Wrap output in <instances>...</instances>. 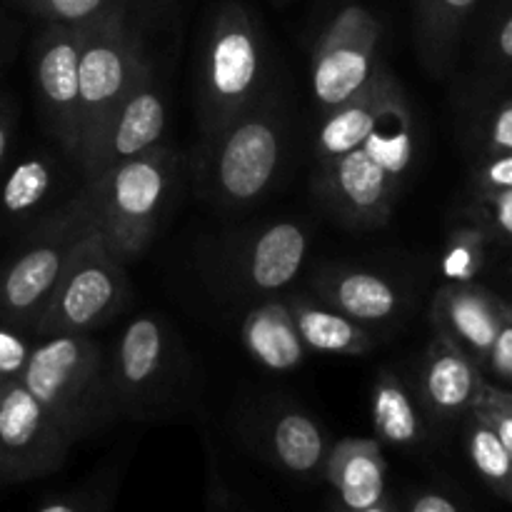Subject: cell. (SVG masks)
<instances>
[{"instance_id":"6da1fadb","label":"cell","mask_w":512,"mask_h":512,"mask_svg":"<svg viewBox=\"0 0 512 512\" xmlns=\"http://www.w3.org/2000/svg\"><path fill=\"white\" fill-rule=\"evenodd\" d=\"M413 158V115L400 90L358 148L320 165V200L343 223L378 228L388 223Z\"/></svg>"},{"instance_id":"7a4b0ae2","label":"cell","mask_w":512,"mask_h":512,"mask_svg":"<svg viewBox=\"0 0 512 512\" xmlns=\"http://www.w3.org/2000/svg\"><path fill=\"white\" fill-rule=\"evenodd\" d=\"M20 383L73 443L108 428L118 415L108 358L90 335H48L30 348Z\"/></svg>"},{"instance_id":"3957f363","label":"cell","mask_w":512,"mask_h":512,"mask_svg":"<svg viewBox=\"0 0 512 512\" xmlns=\"http://www.w3.org/2000/svg\"><path fill=\"white\" fill-rule=\"evenodd\" d=\"M175 165L178 158L173 150L160 143L88 178L80 188L95 230L120 265L140 258L155 238L175 183Z\"/></svg>"},{"instance_id":"277c9868","label":"cell","mask_w":512,"mask_h":512,"mask_svg":"<svg viewBox=\"0 0 512 512\" xmlns=\"http://www.w3.org/2000/svg\"><path fill=\"white\" fill-rule=\"evenodd\" d=\"M265 45L240 3H225L210 25L200 68V125L213 135L263 100Z\"/></svg>"},{"instance_id":"5b68a950","label":"cell","mask_w":512,"mask_h":512,"mask_svg":"<svg viewBox=\"0 0 512 512\" xmlns=\"http://www.w3.org/2000/svg\"><path fill=\"white\" fill-rule=\"evenodd\" d=\"M93 228L83 190L35 225L23 250L0 273V325L33 333L75 245Z\"/></svg>"},{"instance_id":"8992f818","label":"cell","mask_w":512,"mask_h":512,"mask_svg":"<svg viewBox=\"0 0 512 512\" xmlns=\"http://www.w3.org/2000/svg\"><path fill=\"white\" fill-rule=\"evenodd\" d=\"M153 68L123 8H110L88 25L78 65V148L75 163L90 148L110 115L140 78Z\"/></svg>"},{"instance_id":"52a82bcc","label":"cell","mask_w":512,"mask_h":512,"mask_svg":"<svg viewBox=\"0 0 512 512\" xmlns=\"http://www.w3.org/2000/svg\"><path fill=\"white\" fill-rule=\"evenodd\" d=\"M128 300V278L105 248L98 230H90L75 245L53 295L45 303L33 333L48 335H90L120 313Z\"/></svg>"},{"instance_id":"ba28073f","label":"cell","mask_w":512,"mask_h":512,"mask_svg":"<svg viewBox=\"0 0 512 512\" xmlns=\"http://www.w3.org/2000/svg\"><path fill=\"white\" fill-rule=\"evenodd\" d=\"M283 158V130L265 100L208 135V180L230 205L263 198Z\"/></svg>"},{"instance_id":"9c48e42d","label":"cell","mask_w":512,"mask_h":512,"mask_svg":"<svg viewBox=\"0 0 512 512\" xmlns=\"http://www.w3.org/2000/svg\"><path fill=\"white\" fill-rule=\"evenodd\" d=\"M383 25L363 5H345L320 35L310 63V88L323 110L358 93L380 68Z\"/></svg>"},{"instance_id":"30bf717a","label":"cell","mask_w":512,"mask_h":512,"mask_svg":"<svg viewBox=\"0 0 512 512\" xmlns=\"http://www.w3.org/2000/svg\"><path fill=\"white\" fill-rule=\"evenodd\" d=\"M73 445L20 380L0 388V483H25L55 473Z\"/></svg>"},{"instance_id":"8fae6325","label":"cell","mask_w":512,"mask_h":512,"mask_svg":"<svg viewBox=\"0 0 512 512\" xmlns=\"http://www.w3.org/2000/svg\"><path fill=\"white\" fill-rule=\"evenodd\" d=\"M118 415L140 418L163 400L175 375V340L155 315L130 320L108 358Z\"/></svg>"},{"instance_id":"7c38bea8","label":"cell","mask_w":512,"mask_h":512,"mask_svg":"<svg viewBox=\"0 0 512 512\" xmlns=\"http://www.w3.org/2000/svg\"><path fill=\"white\" fill-rule=\"evenodd\" d=\"M88 25L48 23L35 45V90L43 120L70 158L78 148V65Z\"/></svg>"},{"instance_id":"4fadbf2b","label":"cell","mask_w":512,"mask_h":512,"mask_svg":"<svg viewBox=\"0 0 512 512\" xmlns=\"http://www.w3.org/2000/svg\"><path fill=\"white\" fill-rule=\"evenodd\" d=\"M165 115L168 113H165L163 95L150 68L115 108L98 138L78 158V168L83 170L85 180L160 145L165 135Z\"/></svg>"},{"instance_id":"5bb4252c","label":"cell","mask_w":512,"mask_h":512,"mask_svg":"<svg viewBox=\"0 0 512 512\" xmlns=\"http://www.w3.org/2000/svg\"><path fill=\"white\" fill-rule=\"evenodd\" d=\"M508 303L490 290L470 283H448L433 300V323L440 335L453 340L478 368H483Z\"/></svg>"},{"instance_id":"9a60e30c","label":"cell","mask_w":512,"mask_h":512,"mask_svg":"<svg viewBox=\"0 0 512 512\" xmlns=\"http://www.w3.org/2000/svg\"><path fill=\"white\" fill-rule=\"evenodd\" d=\"M400 93V85L393 73L380 65L373 78L363 85L355 95L343 100L335 108L325 110V118L315 138V155L318 165L340 158L358 148L365 138L375 130L383 118L390 100Z\"/></svg>"},{"instance_id":"2e32d148","label":"cell","mask_w":512,"mask_h":512,"mask_svg":"<svg viewBox=\"0 0 512 512\" xmlns=\"http://www.w3.org/2000/svg\"><path fill=\"white\" fill-rule=\"evenodd\" d=\"M483 380L478 365L453 340L438 333L420 370V400L438 418H460L473 410Z\"/></svg>"},{"instance_id":"e0dca14e","label":"cell","mask_w":512,"mask_h":512,"mask_svg":"<svg viewBox=\"0 0 512 512\" xmlns=\"http://www.w3.org/2000/svg\"><path fill=\"white\" fill-rule=\"evenodd\" d=\"M323 475L333 485L338 503L348 512H363L385 498V465L380 440L343 438L328 450Z\"/></svg>"},{"instance_id":"ac0fdd59","label":"cell","mask_w":512,"mask_h":512,"mask_svg":"<svg viewBox=\"0 0 512 512\" xmlns=\"http://www.w3.org/2000/svg\"><path fill=\"white\" fill-rule=\"evenodd\" d=\"M318 300L358 323H385L403 308V295L388 278L360 268H330L315 280Z\"/></svg>"},{"instance_id":"d6986e66","label":"cell","mask_w":512,"mask_h":512,"mask_svg":"<svg viewBox=\"0 0 512 512\" xmlns=\"http://www.w3.org/2000/svg\"><path fill=\"white\" fill-rule=\"evenodd\" d=\"M240 335L250 358L273 373L300 368L308 353L293 323L288 300H268L250 310Z\"/></svg>"},{"instance_id":"ffe728a7","label":"cell","mask_w":512,"mask_h":512,"mask_svg":"<svg viewBox=\"0 0 512 512\" xmlns=\"http://www.w3.org/2000/svg\"><path fill=\"white\" fill-rule=\"evenodd\" d=\"M290 315L305 350L323 355H365L373 350V335L358 320L338 313L318 298H290Z\"/></svg>"},{"instance_id":"44dd1931","label":"cell","mask_w":512,"mask_h":512,"mask_svg":"<svg viewBox=\"0 0 512 512\" xmlns=\"http://www.w3.org/2000/svg\"><path fill=\"white\" fill-rule=\"evenodd\" d=\"M308 253L305 230L295 223H275L258 235L248 253V280L255 290L275 293L293 283Z\"/></svg>"},{"instance_id":"7402d4cb","label":"cell","mask_w":512,"mask_h":512,"mask_svg":"<svg viewBox=\"0 0 512 512\" xmlns=\"http://www.w3.org/2000/svg\"><path fill=\"white\" fill-rule=\"evenodd\" d=\"M478 0H415V40L423 63L433 73L445 70L458 48L460 33Z\"/></svg>"},{"instance_id":"603a6c76","label":"cell","mask_w":512,"mask_h":512,"mask_svg":"<svg viewBox=\"0 0 512 512\" xmlns=\"http://www.w3.org/2000/svg\"><path fill=\"white\" fill-rule=\"evenodd\" d=\"M370 415L378 440L395 448H413L425 438L423 415L413 403V395L393 370H383L370 395Z\"/></svg>"},{"instance_id":"cb8c5ba5","label":"cell","mask_w":512,"mask_h":512,"mask_svg":"<svg viewBox=\"0 0 512 512\" xmlns=\"http://www.w3.org/2000/svg\"><path fill=\"white\" fill-rule=\"evenodd\" d=\"M273 460L290 475L323 473L328 458L325 433L310 415L300 410H288L280 415L268 433Z\"/></svg>"},{"instance_id":"d4e9b609","label":"cell","mask_w":512,"mask_h":512,"mask_svg":"<svg viewBox=\"0 0 512 512\" xmlns=\"http://www.w3.org/2000/svg\"><path fill=\"white\" fill-rule=\"evenodd\" d=\"M53 188V168L43 158H25L15 163L0 185V210L5 218H28L48 200Z\"/></svg>"},{"instance_id":"484cf974","label":"cell","mask_w":512,"mask_h":512,"mask_svg":"<svg viewBox=\"0 0 512 512\" xmlns=\"http://www.w3.org/2000/svg\"><path fill=\"white\" fill-rule=\"evenodd\" d=\"M465 443H468L470 460L480 478L488 480L495 490L512 498V460L505 450L503 440L495 433L493 425L478 413L470 410L468 428H465Z\"/></svg>"},{"instance_id":"4316f807","label":"cell","mask_w":512,"mask_h":512,"mask_svg":"<svg viewBox=\"0 0 512 512\" xmlns=\"http://www.w3.org/2000/svg\"><path fill=\"white\" fill-rule=\"evenodd\" d=\"M485 260V230L483 228H460L450 238L443 253V275L450 283H470L483 268Z\"/></svg>"},{"instance_id":"83f0119b","label":"cell","mask_w":512,"mask_h":512,"mask_svg":"<svg viewBox=\"0 0 512 512\" xmlns=\"http://www.w3.org/2000/svg\"><path fill=\"white\" fill-rule=\"evenodd\" d=\"M115 8L110 0H43L38 18L60 25H88Z\"/></svg>"},{"instance_id":"f1b7e54d","label":"cell","mask_w":512,"mask_h":512,"mask_svg":"<svg viewBox=\"0 0 512 512\" xmlns=\"http://www.w3.org/2000/svg\"><path fill=\"white\" fill-rule=\"evenodd\" d=\"M473 413H478L480 418H485L490 425H493L495 433L500 435V440H503L505 450H508L512 460V408L503 398H500L498 385L483 380L478 398H475Z\"/></svg>"},{"instance_id":"f546056e","label":"cell","mask_w":512,"mask_h":512,"mask_svg":"<svg viewBox=\"0 0 512 512\" xmlns=\"http://www.w3.org/2000/svg\"><path fill=\"white\" fill-rule=\"evenodd\" d=\"M30 358V345L20 335V330L10 325H0V388L5 383L23 378V370Z\"/></svg>"},{"instance_id":"4dcf8cb0","label":"cell","mask_w":512,"mask_h":512,"mask_svg":"<svg viewBox=\"0 0 512 512\" xmlns=\"http://www.w3.org/2000/svg\"><path fill=\"white\" fill-rule=\"evenodd\" d=\"M478 215L493 233L512 240V188L498 193H480Z\"/></svg>"},{"instance_id":"1f68e13d","label":"cell","mask_w":512,"mask_h":512,"mask_svg":"<svg viewBox=\"0 0 512 512\" xmlns=\"http://www.w3.org/2000/svg\"><path fill=\"white\" fill-rule=\"evenodd\" d=\"M483 368H488L490 375H495L503 383L512 385V308L508 305L505 310V318L500 323L498 335L493 340V348H490L488 358H485Z\"/></svg>"},{"instance_id":"d6a6232c","label":"cell","mask_w":512,"mask_h":512,"mask_svg":"<svg viewBox=\"0 0 512 512\" xmlns=\"http://www.w3.org/2000/svg\"><path fill=\"white\" fill-rule=\"evenodd\" d=\"M478 193H498L512 188V153L490 155L475 173Z\"/></svg>"},{"instance_id":"836d02e7","label":"cell","mask_w":512,"mask_h":512,"mask_svg":"<svg viewBox=\"0 0 512 512\" xmlns=\"http://www.w3.org/2000/svg\"><path fill=\"white\" fill-rule=\"evenodd\" d=\"M488 153H512V100L495 113L488 130Z\"/></svg>"},{"instance_id":"e575fe53","label":"cell","mask_w":512,"mask_h":512,"mask_svg":"<svg viewBox=\"0 0 512 512\" xmlns=\"http://www.w3.org/2000/svg\"><path fill=\"white\" fill-rule=\"evenodd\" d=\"M408 512H460L458 505L440 493H418L410 500Z\"/></svg>"},{"instance_id":"d590c367","label":"cell","mask_w":512,"mask_h":512,"mask_svg":"<svg viewBox=\"0 0 512 512\" xmlns=\"http://www.w3.org/2000/svg\"><path fill=\"white\" fill-rule=\"evenodd\" d=\"M10 143H13V113L0 108V168L10 153Z\"/></svg>"},{"instance_id":"8d00e7d4","label":"cell","mask_w":512,"mask_h":512,"mask_svg":"<svg viewBox=\"0 0 512 512\" xmlns=\"http://www.w3.org/2000/svg\"><path fill=\"white\" fill-rule=\"evenodd\" d=\"M38 512H93V510L75 498H60V500H50V503H45L43 508H38Z\"/></svg>"},{"instance_id":"74e56055","label":"cell","mask_w":512,"mask_h":512,"mask_svg":"<svg viewBox=\"0 0 512 512\" xmlns=\"http://www.w3.org/2000/svg\"><path fill=\"white\" fill-rule=\"evenodd\" d=\"M495 45H498V53L500 58L512 60V13L508 15L503 25L498 30V38H495Z\"/></svg>"},{"instance_id":"f35d334b","label":"cell","mask_w":512,"mask_h":512,"mask_svg":"<svg viewBox=\"0 0 512 512\" xmlns=\"http://www.w3.org/2000/svg\"><path fill=\"white\" fill-rule=\"evenodd\" d=\"M363 512H398V510H395L393 500H390L388 495H385V498L380 500V503H375L373 508H368V510H363Z\"/></svg>"},{"instance_id":"ab89813d","label":"cell","mask_w":512,"mask_h":512,"mask_svg":"<svg viewBox=\"0 0 512 512\" xmlns=\"http://www.w3.org/2000/svg\"><path fill=\"white\" fill-rule=\"evenodd\" d=\"M15 3H18L20 8L30 10V13H33V15H38V10H40V5H43V0H15Z\"/></svg>"},{"instance_id":"60d3db41","label":"cell","mask_w":512,"mask_h":512,"mask_svg":"<svg viewBox=\"0 0 512 512\" xmlns=\"http://www.w3.org/2000/svg\"><path fill=\"white\" fill-rule=\"evenodd\" d=\"M498 393H500V398H503V400H505V403H508V405H510V408H512V390L498 388Z\"/></svg>"},{"instance_id":"b9f144b4","label":"cell","mask_w":512,"mask_h":512,"mask_svg":"<svg viewBox=\"0 0 512 512\" xmlns=\"http://www.w3.org/2000/svg\"><path fill=\"white\" fill-rule=\"evenodd\" d=\"M328 512H348V510H345V508H343V505H340V503H335V505H333V508H330Z\"/></svg>"},{"instance_id":"7bdbcfd3","label":"cell","mask_w":512,"mask_h":512,"mask_svg":"<svg viewBox=\"0 0 512 512\" xmlns=\"http://www.w3.org/2000/svg\"><path fill=\"white\" fill-rule=\"evenodd\" d=\"M110 3H113V5H118V8H123L125 3H133V0H110Z\"/></svg>"}]
</instances>
